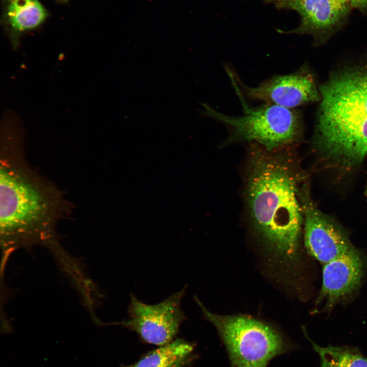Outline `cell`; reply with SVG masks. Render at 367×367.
<instances>
[{"mask_svg":"<svg viewBox=\"0 0 367 367\" xmlns=\"http://www.w3.org/2000/svg\"><path fill=\"white\" fill-rule=\"evenodd\" d=\"M194 345L182 338L149 352L135 363L121 367H184L193 358Z\"/></svg>","mask_w":367,"mask_h":367,"instance_id":"7c38bea8","label":"cell"},{"mask_svg":"<svg viewBox=\"0 0 367 367\" xmlns=\"http://www.w3.org/2000/svg\"><path fill=\"white\" fill-rule=\"evenodd\" d=\"M352 8L361 11H367V0H349Z\"/></svg>","mask_w":367,"mask_h":367,"instance_id":"5bb4252c","label":"cell"},{"mask_svg":"<svg viewBox=\"0 0 367 367\" xmlns=\"http://www.w3.org/2000/svg\"><path fill=\"white\" fill-rule=\"evenodd\" d=\"M227 70L230 80L250 99L293 109L321 98L313 76L302 69L288 74L275 76L253 87L243 83L230 68Z\"/></svg>","mask_w":367,"mask_h":367,"instance_id":"52a82bcc","label":"cell"},{"mask_svg":"<svg viewBox=\"0 0 367 367\" xmlns=\"http://www.w3.org/2000/svg\"><path fill=\"white\" fill-rule=\"evenodd\" d=\"M303 330L320 357L321 367H367V358L357 349L331 345L320 346L310 339L305 330Z\"/></svg>","mask_w":367,"mask_h":367,"instance_id":"4fadbf2b","label":"cell"},{"mask_svg":"<svg viewBox=\"0 0 367 367\" xmlns=\"http://www.w3.org/2000/svg\"><path fill=\"white\" fill-rule=\"evenodd\" d=\"M299 196L304 219L305 245L312 256L324 265L354 247L343 230L314 206L305 187L299 191Z\"/></svg>","mask_w":367,"mask_h":367,"instance_id":"ba28073f","label":"cell"},{"mask_svg":"<svg viewBox=\"0 0 367 367\" xmlns=\"http://www.w3.org/2000/svg\"><path fill=\"white\" fill-rule=\"evenodd\" d=\"M287 148L269 150L252 143L245 198L255 230L276 253L292 259L303 215L298 174Z\"/></svg>","mask_w":367,"mask_h":367,"instance_id":"6da1fadb","label":"cell"},{"mask_svg":"<svg viewBox=\"0 0 367 367\" xmlns=\"http://www.w3.org/2000/svg\"><path fill=\"white\" fill-rule=\"evenodd\" d=\"M187 286L155 304L145 303L131 293L127 319L117 324L136 332L146 343L160 347L170 343L187 319L181 307Z\"/></svg>","mask_w":367,"mask_h":367,"instance_id":"8992f818","label":"cell"},{"mask_svg":"<svg viewBox=\"0 0 367 367\" xmlns=\"http://www.w3.org/2000/svg\"><path fill=\"white\" fill-rule=\"evenodd\" d=\"M60 1H67V0H60Z\"/></svg>","mask_w":367,"mask_h":367,"instance_id":"e0dca14e","label":"cell"},{"mask_svg":"<svg viewBox=\"0 0 367 367\" xmlns=\"http://www.w3.org/2000/svg\"><path fill=\"white\" fill-rule=\"evenodd\" d=\"M242 367H250V366H242Z\"/></svg>","mask_w":367,"mask_h":367,"instance_id":"2e32d148","label":"cell"},{"mask_svg":"<svg viewBox=\"0 0 367 367\" xmlns=\"http://www.w3.org/2000/svg\"><path fill=\"white\" fill-rule=\"evenodd\" d=\"M0 165V233L5 250L45 242L68 204L52 184L33 172L20 150L4 145Z\"/></svg>","mask_w":367,"mask_h":367,"instance_id":"7a4b0ae2","label":"cell"},{"mask_svg":"<svg viewBox=\"0 0 367 367\" xmlns=\"http://www.w3.org/2000/svg\"><path fill=\"white\" fill-rule=\"evenodd\" d=\"M47 16L38 0H5L3 20L14 48L22 33L38 27Z\"/></svg>","mask_w":367,"mask_h":367,"instance_id":"8fae6325","label":"cell"},{"mask_svg":"<svg viewBox=\"0 0 367 367\" xmlns=\"http://www.w3.org/2000/svg\"><path fill=\"white\" fill-rule=\"evenodd\" d=\"M194 300L204 318L216 328L234 367H267L292 347L273 327L253 318L222 316L209 311L196 296Z\"/></svg>","mask_w":367,"mask_h":367,"instance_id":"5b68a950","label":"cell"},{"mask_svg":"<svg viewBox=\"0 0 367 367\" xmlns=\"http://www.w3.org/2000/svg\"><path fill=\"white\" fill-rule=\"evenodd\" d=\"M366 65L335 74L320 90L316 147L327 160L347 168L367 154Z\"/></svg>","mask_w":367,"mask_h":367,"instance_id":"3957f363","label":"cell"},{"mask_svg":"<svg viewBox=\"0 0 367 367\" xmlns=\"http://www.w3.org/2000/svg\"><path fill=\"white\" fill-rule=\"evenodd\" d=\"M277 8L293 10L299 14L300 25L287 33L314 36L330 32L348 16L349 0H268Z\"/></svg>","mask_w":367,"mask_h":367,"instance_id":"30bf717a","label":"cell"},{"mask_svg":"<svg viewBox=\"0 0 367 367\" xmlns=\"http://www.w3.org/2000/svg\"><path fill=\"white\" fill-rule=\"evenodd\" d=\"M323 265L322 285L317 303H323L322 310L327 311L357 290L363 276L364 261L361 253L353 247Z\"/></svg>","mask_w":367,"mask_h":367,"instance_id":"9c48e42d","label":"cell"},{"mask_svg":"<svg viewBox=\"0 0 367 367\" xmlns=\"http://www.w3.org/2000/svg\"><path fill=\"white\" fill-rule=\"evenodd\" d=\"M365 195H366V197H367V186H366V190H365Z\"/></svg>","mask_w":367,"mask_h":367,"instance_id":"9a60e30c","label":"cell"},{"mask_svg":"<svg viewBox=\"0 0 367 367\" xmlns=\"http://www.w3.org/2000/svg\"><path fill=\"white\" fill-rule=\"evenodd\" d=\"M233 86L242 105V115H227L206 103L201 110L204 116L227 126L230 131L228 142H249L272 150L289 148L297 140L301 126L296 111L267 103L250 106L238 87Z\"/></svg>","mask_w":367,"mask_h":367,"instance_id":"277c9868","label":"cell"}]
</instances>
